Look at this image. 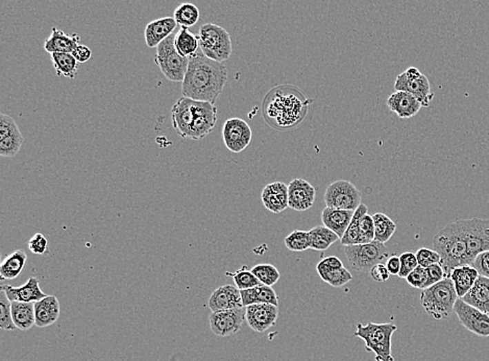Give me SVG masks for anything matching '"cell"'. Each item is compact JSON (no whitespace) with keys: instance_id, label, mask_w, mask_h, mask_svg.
Masks as SVG:
<instances>
[{"instance_id":"30","label":"cell","mask_w":489,"mask_h":361,"mask_svg":"<svg viewBox=\"0 0 489 361\" xmlns=\"http://www.w3.org/2000/svg\"><path fill=\"white\" fill-rule=\"evenodd\" d=\"M28 256L22 250H17L3 259L0 264V277L3 280H14L26 267Z\"/></svg>"},{"instance_id":"47","label":"cell","mask_w":489,"mask_h":361,"mask_svg":"<svg viewBox=\"0 0 489 361\" xmlns=\"http://www.w3.org/2000/svg\"><path fill=\"white\" fill-rule=\"evenodd\" d=\"M406 281L409 285L415 287V289H421V291L427 289L428 278L425 267L419 265L415 271H412V272L408 275Z\"/></svg>"},{"instance_id":"39","label":"cell","mask_w":489,"mask_h":361,"mask_svg":"<svg viewBox=\"0 0 489 361\" xmlns=\"http://www.w3.org/2000/svg\"><path fill=\"white\" fill-rule=\"evenodd\" d=\"M285 246L292 252H303L311 248V237L309 231L295 230L285 238Z\"/></svg>"},{"instance_id":"16","label":"cell","mask_w":489,"mask_h":361,"mask_svg":"<svg viewBox=\"0 0 489 361\" xmlns=\"http://www.w3.org/2000/svg\"><path fill=\"white\" fill-rule=\"evenodd\" d=\"M278 318V306L272 304H252L246 307V323L250 329L258 333L274 327Z\"/></svg>"},{"instance_id":"40","label":"cell","mask_w":489,"mask_h":361,"mask_svg":"<svg viewBox=\"0 0 489 361\" xmlns=\"http://www.w3.org/2000/svg\"><path fill=\"white\" fill-rule=\"evenodd\" d=\"M0 327L7 331L17 329L12 317V302L7 293L0 289Z\"/></svg>"},{"instance_id":"4","label":"cell","mask_w":489,"mask_h":361,"mask_svg":"<svg viewBox=\"0 0 489 361\" xmlns=\"http://www.w3.org/2000/svg\"><path fill=\"white\" fill-rule=\"evenodd\" d=\"M458 299L459 297L450 277L423 289L421 293V306L428 315L436 321L449 319Z\"/></svg>"},{"instance_id":"51","label":"cell","mask_w":489,"mask_h":361,"mask_svg":"<svg viewBox=\"0 0 489 361\" xmlns=\"http://www.w3.org/2000/svg\"><path fill=\"white\" fill-rule=\"evenodd\" d=\"M48 242L42 233H37L28 240V248L34 255L46 254Z\"/></svg>"},{"instance_id":"11","label":"cell","mask_w":489,"mask_h":361,"mask_svg":"<svg viewBox=\"0 0 489 361\" xmlns=\"http://www.w3.org/2000/svg\"><path fill=\"white\" fill-rule=\"evenodd\" d=\"M458 222L463 232L468 252L474 260L481 253L489 251V219L476 217L458 219Z\"/></svg>"},{"instance_id":"46","label":"cell","mask_w":489,"mask_h":361,"mask_svg":"<svg viewBox=\"0 0 489 361\" xmlns=\"http://www.w3.org/2000/svg\"><path fill=\"white\" fill-rule=\"evenodd\" d=\"M343 266V263L338 257L330 256L326 257L323 260L319 261L317 266V274L319 275L323 281L326 280L328 275L338 267Z\"/></svg>"},{"instance_id":"55","label":"cell","mask_w":489,"mask_h":361,"mask_svg":"<svg viewBox=\"0 0 489 361\" xmlns=\"http://www.w3.org/2000/svg\"><path fill=\"white\" fill-rule=\"evenodd\" d=\"M385 265L388 269L389 274L395 275V276L399 275V271H401V260H399V256H391Z\"/></svg>"},{"instance_id":"3","label":"cell","mask_w":489,"mask_h":361,"mask_svg":"<svg viewBox=\"0 0 489 361\" xmlns=\"http://www.w3.org/2000/svg\"><path fill=\"white\" fill-rule=\"evenodd\" d=\"M433 248L441 257L440 263L448 277L456 267L474 262L458 220L450 222L434 236Z\"/></svg>"},{"instance_id":"33","label":"cell","mask_w":489,"mask_h":361,"mask_svg":"<svg viewBox=\"0 0 489 361\" xmlns=\"http://www.w3.org/2000/svg\"><path fill=\"white\" fill-rule=\"evenodd\" d=\"M52 56V64L58 77L74 79L79 70V63L75 60L72 54L68 52H54Z\"/></svg>"},{"instance_id":"10","label":"cell","mask_w":489,"mask_h":361,"mask_svg":"<svg viewBox=\"0 0 489 361\" xmlns=\"http://www.w3.org/2000/svg\"><path fill=\"white\" fill-rule=\"evenodd\" d=\"M361 197L359 189L350 181L338 179L326 189L325 203L327 207L355 211L361 205Z\"/></svg>"},{"instance_id":"8","label":"cell","mask_w":489,"mask_h":361,"mask_svg":"<svg viewBox=\"0 0 489 361\" xmlns=\"http://www.w3.org/2000/svg\"><path fill=\"white\" fill-rule=\"evenodd\" d=\"M344 255L354 271L368 273L370 272L375 265L382 263L386 259L388 252L385 244L374 240L370 244L344 246Z\"/></svg>"},{"instance_id":"50","label":"cell","mask_w":489,"mask_h":361,"mask_svg":"<svg viewBox=\"0 0 489 361\" xmlns=\"http://www.w3.org/2000/svg\"><path fill=\"white\" fill-rule=\"evenodd\" d=\"M426 273H427L428 278L427 289L432 286V285L436 284V283L440 282L443 279L448 278V275L444 272L441 263H435V264L426 267Z\"/></svg>"},{"instance_id":"36","label":"cell","mask_w":489,"mask_h":361,"mask_svg":"<svg viewBox=\"0 0 489 361\" xmlns=\"http://www.w3.org/2000/svg\"><path fill=\"white\" fill-rule=\"evenodd\" d=\"M375 222V240L386 244L397 231V224L386 214L378 213L372 215Z\"/></svg>"},{"instance_id":"21","label":"cell","mask_w":489,"mask_h":361,"mask_svg":"<svg viewBox=\"0 0 489 361\" xmlns=\"http://www.w3.org/2000/svg\"><path fill=\"white\" fill-rule=\"evenodd\" d=\"M1 291L7 293L11 302H24V303H36L40 300L48 297L46 293H43L40 287L39 280L34 277H30L26 284L19 287L12 286V285H3Z\"/></svg>"},{"instance_id":"32","label":"cell","mask_w":489,"mask_h":361,"mask_svg":"<svg viewBox=\"0 0 489 361\" xmlns=\"http://www.w3.org/2000/svg\"><path fill=\"white\" fill-rule=\"evenodd\" d=\"M174 45L181 56L190 58L199 52V36L191 32L188 28H181L175 36Z\"/></svg>"},{"instance_id":"53","label":"cell","mask_w":489,"mask_h":361,"mask_svg":"<svg viewBox=\"0 0 489 361\" xmlns=\"http://www.w3.org/2000/svg\"><path fill=\"white\" fill-rule=\"evenodd\" d=\"M370 273L372 278L374 279L376 282L379 283L386 282L389 277H390L386 265L383 264V263H378V264L375 265V266L370 269Z\"/></svg>"},{"instance_id":"24","label":"cell","mask_w":489,"mask_h":361,"mask_svg":"<svg viewBox=\"0 0 489 361\" xmlns=\"http://www.w3.org/2000/svg\"><path fill=\"white\" fill-rule=\"evenodd\" d=\"M36 326L46 328L54 325L60 318V303L56 295H48L34 303Z\"/></svg>"},{"instance_id":"49","label":"cell","mask_w":489,"mask_h":361,"mask_svg":"<svg viewBox=\"0 0 489 361\" xmlns=\"http://www.w3.org/2000/svg\"><path fill=\"white\" fill-rule=\"evenodd\" d=\"M20 133L19 128L15 120L11 116L1 114L0 115V140Z\"/></svg>"},{"instance_id":"26","label":"cell","mask_w":489,"mask_h":361,"mask_svg":"<svg viewBox=\"0 0 489 361\" xmlns=\"http://www.w3.org/2000/svg\"><path fill=\"white\" fill-rule=\"evenodd\" d=\"M79 44H81V37L79 35L72 34L69 36V35L65 34L63 30L52 28V35L44 43V50L50 55L54 52L72 54L73 50L77 48Z\"/></svg>"},{"instance_id":"2","label":"cell","mask_w":489,"mask_h":361,"mask_svg":"<svg viewBox=\"0 0 489 361\" xmlns=\"http://www.w3.org/2000/svg\"><path fill=\"white\" fill-rule=\"evenodd\" d=\"M289 86H281L275 88L272 92L268 93L270 99L264 101L265 117L268 124L272 119L277 120V128H292L297 122L301 121L305 117L309 101H306L305 97L299 92L297 88L295 90L288 89Z\"/></svg>"},{"instance_id":"34","label":"cell","mask_w":489,"mask_h":361,"mask_svg":"<svg viewBox=\"0 0 489 361\" xmlns=\"http://www.w3.org/2000/svg\"><path fill=\"white\" fill-rule=\"evenodd\" d=\"M368 213V206L361 204L357 209L355 210L354 216L348 224L346 233L342 236L340 242L342 246H354V244H361V235L359 231V222L364 214Z\"/></svg>"},{"instance_id":"7","label":"cell","mask_w":489,"mask_h":361,"mask_svg":"<svg viewBox=\"0 0 489 361\" xmlns=\"http://www.w3.org/2000/svg\"><path fill=\"white\" fill-rule=\"evenodd\" d=\"M175 36L177 34L173 32L157 46L154 62L167 79L177 83L184 81L188 69L189 58L181 56L177 52L174 45Z\"/></svg>"},{"instance_id":"22","label":"cell","mask_w":489,"mask_h":361,"mask_svg":"<svg viewBox=\"0 0 489 361\" xmlns=\"http://www.w3.org/2000/svg\"><path fill=\"white\" fill-rule=\"evenodd\" d=\"M386 105L391 112L397 114L402 119L415 117L423 107L411 93L405 91L393 92L387 99Z\"/></svg>"},{"instance_id":"20","label":"cell","mask_w":489,"mask_h":361,"mask_svg":"<svg viewBox=\"0 0 489 361\" xmlns=\"http://www.w3.org/2000/svg\"><path fill=\"white\" fill-rule=\"evenodd\" d=\"M261 199L268 211L281 213L289 207L288 186L283 182L270 183L263 189Z\"/></svg>"},{"instance_id":"13","label":"cell","mask_w":489,"mask_h":361,"mask_svg":"<svg viewBox=\"0 0 489 361\" xmlns=\"http://www.w3.org/2000/svg\"><path fill=\"white\" fill-rule=\"evenodd\" d=\"M222 138L230 152H243L252 139V130L248 122L240 118H230L222 126Z\"/></svg>"},{"instance_id":"41","label":"cell","mask_w":489,"mask_h":361,"mask_svg":"<svg viewBox=\"0 0 489 361\" xmlns=\"http://www.w3.org/2000/svg\"><path fill=\"white\" fill-rule=\"evenodd\" d=\"M226 275L233 278L236 286H237V289H240V291L252 289V287L262 284V283L258 280V278L252 274V271H248L246 267H242V269H240L239 271H237L236 273H233V274L227 273Z\"/></svg>"},{"instance_id":"25","label":"cell","mask_w":489,"mask_h":361,"mask_svg":"<svg viewBox=\"0 0 489 361\" xmlns=\"http://www.w3.org/2000/svg\"><path fill=\"white\" fill-rule=\"evenodd\" d=\"M352 210L336 209V208L326 207L321 212V222L328 229L337 234L341 240L346 233L348 224L354 216Z\"/></svg>"},{"instance_id":"56","label":"cell","mask_w":489,"mask_h":361,"mask_svg":"<svg viewBox=\"0 0 489 361\" xmlns=\"http://www.w3.org/2000/svg\"><path fill=\"white\" fill-rule=\"evenodd\" d=\"M489 314V313H488Z\"/></svg>"},{"instance_id":"42","label":"cell","mask_w":489,"mask_h":361,"mask_svg":"<svg viewBox=\"0 0 489 361\" xmlns=\"http://www.w3.org/2000/svg\"><path fill=\"white\" fill-rule=\"evenodd\" d=\"M23 142L21 132L0 140V156L13 158L21 150Z\"/></svg>"},{"instance_id":"14","label":"cell","mask_w":489,"mask_h":361,"mask_svg":"<svg viewBox=\"0 0 489 361\" xmlns=\"http://www.w3.org/2000/svg\"><path fill=\"white\" fill-rule=\"evenodd\" d=\"M460 324L468 331L481 338H489V314L484 313L476 308L458 299L454 307Z\"/></svg>"},{"instance_id":"1","label":"cell","mask_w":489,"mask_h":361,"mask_svg":"<svg viewBox=\"0 0 489 361\" xmlns=\"http://www.w3.org/2000/svg\"><path fill=\"white\" fill-rule=\"evenodd\" d=\"M227 67L207 58L199 50L189 58L188 69L182 81V97L215 104L228 81Z\"/></svg>"},{"instance_id":"12","label":"cell","mask_w":489,"mask_h":361,"mask_svg":"<svg viewBox=\"0 0 489 361\" xmlns=\"http://www.w3.org/2000/svg\"><path fill=\"white\" fill-rule=\"evenodd\" d=\"M244 321L246 309L243 307L212 312L209 317L211 331L219 338H228L239 333Z\"/></svg>"},{"instance_id":"27","label":"cell","mask_w":489,"mask_h":361,"mask_svg":"<svg viewBox=\"0 0 489 361\" xmlns=\"http://www.w3.org/2000/svg\"><path fill=\"white\" fill-rule=\"evenodd\" d=\"M462 301L484 313H489V278L479 276Z\"/></svg>"},{"instance_id":"19","label":"cell","mask_w":489,"mask_h":361,"mask_svg":"<svg viewBox=\"0 0 489 361\" xmlns=\"http://www.w3.org/2000/svg\"><path fill=\"white\" fill-rule=\"evenodd\" d=\"M208 305L212 312L244 307L241 291L233 285H223L216 289L209 297Z\"/></svg>"},{"instance_id":"44","label":"cell","mask_w":489,"mask_h":361,"mask_svg":"<svg viewBox=\"0 0 489 361\" xmlns=\"http://www.w3.org/2000/svg\"><path fill=\"white\" fill-rule=\"evenodd\" d=\"M359 231L362 244H370L375 240V222L372 216L366 213L359 222Z\"/></svg>"},{"instance_id":"43","label":"cell","mask_w":489,"mask_h":361,"mask_svg":"<svg viewBox=\"0 0 489 361\" xmlns=\"http://www.w3.org/2000/svg\"><path fill=\"white\" fill-rule=\"evenodd\" d=\"M352 280V275L350 274V271H348L346 267L341 266L333 269V271L328 275L325 282L331 285V286L338 289V287L344 286V285L348 284V283H350Z\"/></svg>"},{"instance_id":"31","label":"cell","mask_w":489,"mask_h":361,"mask_svg":"<svg viewBox=\"0 0 489 361\" xmlns=\"http://www.w3.org/2000/svg\"><path fill=\"white\" fill-rule=\"evenodd\" d=\"M12 317L17 329L28 331L36 325L34 303L12 302Z\"/></svg>"},{"instance_id":"6","label":"cell","mask_w":489,"mask_h":361,"mask_svg":"<svg viewBox=\"0 0 489 361\" xmlns=\"http://www.w3.org/2000/svg\"><path fill=\"white\" fill-rule=\"evenodd\" d=\"M199 50L207 58L225 62L232 55L231 36L226 28L215 23H206L199 32Z\"/></svg>"},{"instance_id":"17","label":"cell","mask_w":489,"mask_h":361,"mask_svg":"<svg viewBox=\"0 0 489 361\" xmlns=\"http://www.w3.org/2000/svg\"><path fill=\"white\" fill-rule=\"evenodd\" d=\"M194 99L182 97L171 110L172 126L184 139H190L191 128L194 120Z\"/></svg>"},{"instance_id":"38","label":"cell","mask_w":489,"mask_h":361,"mask_svg":"<svg viewBox=\"0 0 489 361\" xmlns=\"http://www.w3.org/2000/svg\"><path fill=\"white\" fill-rule=\"evenodd\" d=\"M250 271L262 284L268 285V286L276 284L281 278L278 269L270 263L257 264Z\"/></svg>"},{"instance_id":"48","label":"cell","mask_w":489,"mask_h":361,"mask_svg":"<svg viewBox=\"0 0 489 361\" xmlns=\"http://www.w3.org/2000/svg\"><path fill=\"white\" fill-rule=\"evenodd\" d=\"M417 255L419 265L423 267H428L430 265L435 264V263L441 262V257L436 252L435 250H431L428 248H421L415 253Z\"/></svg>"},{"instance_id":"52","label":"cell","mask_w":489,"mask_h":361,"mask_svg":"<svg viewBox=\"0 0 489 361\" xmlns=\"http://www.w3.org/2000/svg\"><path fill=\"white\" fill-rule=\"evenodd\" d=\"M472 265L478 271L481 276L489 278V251L479 254L475 258Z\"/></svg>"},{"instance_id":"23","label":"cell","mask_w":489,"mask_h":361,"mask_svg":"<svg viewBox=\"0 0 489 361\" xmlns=\"http://www.w3.org/2000/svg\"><path fill=\"white\" fill-rule=\"evenodd\" d=\"M177 26V21L173 17L160 18L150 22L144 30L148 48H157L160 43L174 32Z\"/></svg>"},{"instance_id":"18","label":"cell","mask_w":489,"mask_h":361,"mask_svg":"<svg viewBox=\"0 0 489 361\" xmlns=\"http://www.w3.org/2000/svg\"><path fill=\"white\" fill-rule=\"evenodd\" d=\"M317 189L303 179H295L288 185L289 208L306 211L315 205Z\"/></svg>"},{"instance_id":"37","label":"cell","mask_w":489,"mask_h":361,"mask_svg":"<svg viewBox=\"0 0 489 361\" xmlns=\"http://www.w3.org/2000/svg\"><path fill=\"white\" fill-rule=\"evenodd\" d=\"M173 18L181 28H189L199 22L201 12L194 3H185L174 10Z\"/></svg>"},{"instance_id":"15","label":"cell","mask_w":489,"mask_h":361,"mask_svg":"<svg viewBox=\"0 0 489 361\" xmlns=\"http://www.w3.org/2000/svg\"><path fill=\"white\" fill-rule=\"evenodd\" d=\"M194 120L191 128L190 139L201 140L213 130L217 122V108L209 101H195Z\"/></svg>"},{"instance_id":"35","label":"cell","mask_w":489,"mask_h":361,"mask_svg":"<svg viewBox=\"0 0 489 361\" xmlns=\"http://www.w3.org/2000/svg\"><path fill=\"white\" fill-rule=\"evenodd\" d=\"M310 237H311V248L315 251H326L333 246L339 236L334 233L331 230L328 229L325 226H317L313 229L310 230Z\"/></svg>"},{"instance_id":"5","label":"cell","mask_w":489,"mask_h":361,"mask_svg":"<svg viewBox=\"0 0 489 361\" xmlns=\"http://www.w3.org/2000/svg\"><path fill=\"white\" fill-rule=\"evenodd\" d=\"M397 330L393 324L370 322L366 326L357 324V331L354 335L364 340L366 350L376 355V361H395L391 354V338Z\"/></svg>"},{"instance_id":"54","label":"cell","mask_w":489,"mask_h":361,"mask_svg":"<svg viewBox=\"0 0 489 361\" xmlns=\"http://www.w3.org/2000/svg\"><path fill=\"white\" fill-rule=\"evenodd\" d=\"M72 56L74 57L75 60L79 63V64H83V63H87L88 61L92 58V52H91L90 48L86 46V45L79 44L72 52Z\"/></svg>"},{"instance_id":"28","label":"cell","mask_w":489,"mask_h":361,"mask_svg":"<svg viewBox=\"0 0 489 361\" xmlns=\"http://www.w3.org/2000/svg\"><path fill=\"white\" fill-rule=\"evenodd\" d=\"M479 276L480 274L472 265H461L452 271L450 278L453 281L459 299L463 297L470 291Z\"/></svg>"},{"instance_id":"9","label":"cell","mask_w":489,"mask_h":361,"mask_svg":"<svg viewBox=\"0 0 489 361\" xmlns=\"http://www.w3.org/2000/svg\"><path fill=\"white\" fill-rule=\"evenodd\" d=\"M395 89L411 93L425 108L429 107L433 101L434 93L431 91L429 79L415 67H409L406 71L397 75Z\"/></svg>"},{"instance_id":"29","label":"cell","mask_w":489,"mask_h":361,"mask_svg":"<svg viewBox=\"0 0 489 361\" xmlns=\"http://www.w3.org/2000/svg\"><path fill=\"white\" fill-rule=\"evenodd\" d=\"M241 291L242 304L244 307L252 304H272L279 306V297L272 286L260 284Z\"/></svg>"},{"instance_id":"45","label":"cell","mask_w":489,"mask_h":361,"mask_svg":"<svg viewBox=\"0 0 489 361\" xmlns=\"http://www.w3.org/2000/svg\"><path fill=\"white\" fill-rule=\"evenodd\" d=\"M399 260H401V271L397 275L399 278L406 279L408 275L419 266L417 255L411 252L403 253L399 256Z\"/></svg>"}]
</instances>
